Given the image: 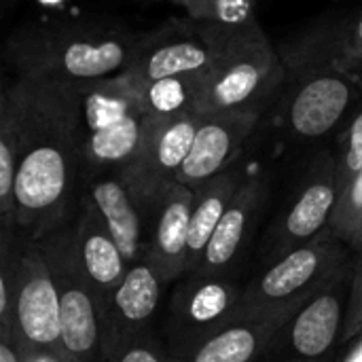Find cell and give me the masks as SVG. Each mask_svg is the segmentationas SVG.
I'll list each match as a JSON object with an SVG mask.
<instances>
[{
  "mask_svg": "<svg viewBox=\"0 0 362 362\" xmlns=\"http://www.w3.org/2000/svg\"><path fill=\"white\" fill-rule=\"evenodd\" d=\"M85 87L32 76V102L15 178V227L36 242L76 210L89 138Z\"/></svg>",
  "mask_w": 362,
  "mask_h": 362,
  "instance_id": "cell-1",
  "label": "cell"
},
{
  "mask_svg": "<svg viewBox=\"0 0 362 362\" xmlns=\"http://www.w3.org/2000/svg\"><path fill=\"white\" fill-rule=\"evenodd\" d=\"M341 17H325L284 40L278 51L284 85L276 104L278 127L295 140L333 134L362 102V64L339 40Z\"/></svg>",
  "mask_w": 362,
  "mask_h": 362,
  "instance_id": "cell-2",
  "label": "cell"
},
{
  "mask_svg": "<svg viewBox=\"0 0 362 362\" xmlns=\"http://www.w3.org/2000/svg\"><path fill=\"white\" fill-rule=\"evenodd\" d=\"M142 32L100 17H62L17 28L4 42L15 76H42L89 87L125 70Z\"/></svg>",
  "mask_w": 362,
  "mask_h": 362,
  "instance_id": "cell-3",
  "label": "cell"
},
{
  "mask_svg": "<svg viewBox=\"0 0 362 362\" xmlns=\"http://www.w3.org/2000/svg\"><path fill=\"white\" fill-rule=\"evenodd\" d=\"M284 64L259 19L229 30L216 59L204 70L195 98L197 112L255 110L263 112L278 100Z\"/></svg>",
  "mask_w": 362,
  "mask_h": 362,
  "instance_id": "cell-4",
  "label": "cell"
},
{
  "mask_svg": "<svg viewBox=\"0 0 362 362\" xmlns=\"http://www.w3.org/2000/svg\"><path fill=\"white\" fill-rule=\"evenodd\" d=\"M59 295L62 348L68 362H112L117 335L108 305L85 278L74 250V216L36 240Z\"/></svg>",
  "mask_w": 362,
  "mask_h": 362,
  "instance_id": "cell-5",
  "label": "cell"
},
{
  "mask_svg": "<svg viewBox=\"0 0 362 362\" xmlns=\"http://www.w3.org/2000/svg\"><path fill=\"white\" fill-rule=\"evenodd\" d=\"M348 244L331 227L274 261L242 291L238 318L276 312L308 301L333 276L350 267Z\"/></svg>",
  "mask_w": 362,
  "mask_h": 362,
  "instance_id": "cell-6",
  "label": "cell"
},
{
  "mask_svg": "<svg viewBox=\"0 0 362 362\" xmlns=\"http://www.w3.org/2000/svg\"><path fill=\"white\" fill-rule=\"evenodd\" d=\"M242 291L227 276L185 274L172 284L161 341L172 358H180L238 320Z\"/></svg>",
  "mask_w": 362,
  "mask_h": 362,
  "instance_id": "cell-7",
  "label": "cell"
},
{
  "mask_svg": "<svg viewBox=\"0 0 362 362\" xmlns=\"http://www.w3.org/2000/svg\"><path fill=\"white\" fill-rule=\"evenodd\" d=\"M231 28L193 17L170 19L142 32L140 45L123 72L115 74L125 85H142L176 74L199 72L221 53Z\"/></svg>",
  "mask_w": 362,
  "mask_h": 362,
  "instance_id": "cell-8",
  "label": "cell"
},
{
  "mask_svg": "<svg viewBox=\"0 0 362 362\" xmlns=\"http://www.w3.org/2000/svg\"><path fill=\"white\" fill-rule=\"evenodd\" d=\"M15 312L13 337L32 358L68 362L62 348L59 295L36 242L15 238Z\"/></svg>",
  "mask_w": 362,
  "mask_h": 362,
  "instance_id": "cell-9",
  "label": "cell"
},
{
  "mask_svg": "<svg viewBox=\"0 0 362 362\" xmlns=\"http://www.w3.org/2000/svg\"><path fill=\"white\" fill-rule=\"evenodd\" d=\"M202 112L185 110L168 117H144L142 138L129 163L117 174L136 202L146 210L168 187L176 182L182 168Z\"/></svg>",
  "mask_w": 362,
  "mask_h": 362,
  "instance_id": "cell-10",
  "label": "cell"
},
{
  "mask_svg": "<svg viewBox=\"0 0 362 362\" xmlns=\"http://www.w3.org/2000/svg\"><path fill=\"white\" fill-rule=\"evenodd\" d=\"M337 197V157L333 151H322L308 165L291 206L274 227L269 246L274 261L325 231L335 212Z\"/></svg>",
  "mask_w": 362,
  "mask_h": 362,
  "instance_id": "cell-11",
  "label": "cell"
},
{
  "mask_svg": "<svg viewBox=\"0 0 362 362\" xmlns=\"http://www.w3.org/2000/svg\"><path fill=\"white\" fill-rule=\"evenodd\" d=\"M352 267H346L333 276L320 291H316L280 331L274 344H282V350L291 358L320 361L337 341H341L346 310L352 286Z\"/></svg>",
  "mask_w": 362,
  "mask_h": 362,
  "instance_id": "cell-12",
  "label": "cell"
},
{
  "mask_svg": "<svg viewBox=\"0 0 362 362\" xmlns=\"http://www.w3.org/2000/svg\"><path fill=\"white\" fill-rule=\"evenodd\" d=\"M259 119L261 112L255 110L202 112L191 151L178 170L176 182L195 189L235 165L244 144L259 125Z\"/></svg>",
  "mask_w": 362,
  "mask_h": 362,
  "instance_id": "cell-13",
  "label": "cell"
},
{
  "mask_svg": "<svg viewBox=\"0 0 362 362\" xmlns=\"http://www.w3.org/2000/svg\"><path fill=\"white\" fill-rule=\"evenodd\" d=\"M195 193L191 187L174 182L146 210V257L157 267L165 286L187 274L189 225Z\"/></svg>",
  "mask_w": 362,
  "mask_h": 362,
  "instance_id": "cell-14",
  "label": "cell"
},
{
  "mask_svg": "<svg viewBox=\"0 0 362 362\" xmlns=\"http://www.w3.org/2000/svg\"><path fill=\"white\" fill-rule=\"evenodd\" d=\"M163 288L168 286L146 255L127 267L125 278L108 301V314L117 335V350L129 341L155 333L153 322L159 314Z\"/></svg>",
  "mask_w": 362,
  "mask_h": 362,
  "instance_id": "cell-15",
  "label": "cell"
},
{
  "mask_svg": "<svg viewBox=\"0 0 362 362\" xmlns=\"http://www.w3.org/2000/svg\"><path fill=\"white\" fill-rule=\"evenodd\" d=\"M295 303L276 312L246 316L233 320L229 327L206 339L193 352L172 358V362H255L263 352H267L280 331L288 325V320L303 305Z\"/></svg>",
  "mask_w": 362,
  "mask_h": 362,
  "instance_id": "cell-16",
  "label": "cell"
},
{
  "mask_svg": "<svg viewBox=\"0 0 362 362\" xmlns=\"http://www.w3.org/2000/svg\"><path fill=\"white\" fill-rule=\"evenodd\" d=\"M74 250L85 278L108 305L129 265L108 231L102 214L83 195L74 214Z\"/></svg>",
  "mask_w": 362,
  "mask_h": 362,
  "instance_id": "cell-17",
  "label": "cell"
},
{
  "mask_svg": "<svg viewBox=\"0 0 362 362\" xmlns=\"http://www.w3.org/2000/svg\"><path fill=\"white\" fill-rule=\"evenodd\" d=\"M32 102V76L4 81L0 89V233H17L15 178Z\"/></svg>",
  "mask_w": 362,
  "mask_h": 362,
  "instance_id": "cell-18",
  "label": "cell"
},
{
  "mask_svg": "<svg viewBox=\"0 0 362 362\" xmlns=\"http://www.w3.org/2000/svg\"><path fill=\"white\" fill-rule=\"evenodd\" d=\"M102 214L127 265L146 255V218L127 185L117 174H100L85 178L81 191Z\"/></svg>",
  "mask_w": 362,
  "mask_h": 362,
  "instance_id": "cell-19",
  "label": "cell"
},
{
  "mask_svg": "<svg viewBox=\"0 0 362 362\" xmlns=\"http://www.w3.org/2000/svg\"><path fill=\"white\" fill-rule=\"evenodd\" d=\"M267 187L261 174H248L240 185L235 197L231 199L227 212L223 214L199 265L195 267L197 274L204 276H227L235 257L240 255L250 227L263 206Z\"/></svg>",
  "mask_w": 362,
  "mask_h": 362,
  "instance_id": "cell-20",
  "label": "cell"
},
{
  "mask_svg": "<svg viewBox=\"0 0 362 362\" xmlns=\"http://www.w3.org/2000/svg\"><path fill=\"white\" fill-rule=\"evenodd\" d=\"M246 174L240 165H231L214 178L202 182L193 189V210L189 225V248H187V274L195 272L199 265L223 214L227 212L231 199L235 197Z\"/></svg>",
  "mask_w": 362,
  "mask_h": 362,
  "instance_id": "cell-21",
  "label": "cell"
},
{
  "mask_svg": "<svg viewBox=\"0 0 362 362\" xmlns=\"http://www.w3.org/2000/svg\"><path fill=\"white\" fill-rule=\"evenodd\" d=\"M142 125L144 115H140L136 108H127L119 117L91 127L85 146L83 178L100 174H119L138 151Z\"/></svg>",
  "mask_w": 362,
  "mask_h": 362,
  "instance_id": "cell-22",
  "label": "cell"
},
{
  "mask_svg": "<svg viewBox=\"0 0 362 362\" xmlns=\"http://www.w3.org/2000/svg\"><path fill=\"white\" fill-rule=\"evenodd\" d=\"M206 70V68H204ZM204 70L176 74L142 85H125L117 76L106 78V83L127 100L132 108H136L144 117H168L185 110H195L197 89L202 85Z\"/></svg>",
  "mask_w": 362,
  "mask_h": 362,
  "instance_id": "cell-23",
  "label": "cell"
},
{
  "mask_svg": "<svg viewBox=\"0 0 362 362\" xmlns=\"http://www.w3.org/2000/svg\"><path fill=\"white\" fill-rule=\"evenodd\" d=\"M180 6L187 17L210 21L225 28L246 25L257 19L261 0H170Z\"/></svg>",
  "mask_w": 362,
  "mask_h": 362,
  "instance_id": "cell-24",
  "label": "cell"
},
{
  "mask_svg": "<svg viewBox=\"0 0 362 362\" xmlns=\"http://www.w3.org/2000/svg\"><path fill=\"white\" fill-rule=\"evenodd\" d=\"M337 157V191L339 195L352 182V178L362 170V102L361 106L350 115L346 129L339 136ZM339 199V197H337Z\"/></svg>",
  "mask_w": 362,
  "mask_h": 362,
  "instance_id": "cell-25",
  "label": "cell"
},
{
  "mask_svg": "<svg viewBox=\"0 0 362 362\" xmlns=\"http://www.w3.org/2000/svg\"><path fill=\"white\" fill-rule=\"evenodd\" d=\"M362 214V170L352 178V182L344 189V193L337 199L335 212L331 216L329 227L333 229V233L344 240L346 244L350 242L356 223Z\"/></svg>",
  "mask_w": 362,
  "mask_h": 362,
  "instance_id": "cell-26",
  "label": "cell"
},
{
  "mask_svg": "<svg viewBox=\"0 0 362 362\" xmlns=\"http://www.w3.org/2000/svg\"><path fill=\"white\" fill-rule=\"evenodd\" d=\"M112 362H172V358L161 341V335L151 333L142 339L121 346L115 352Z\"/></svg>",
  "mask_w": 362,
  "mask_h": 362,
  "instance_id": "cell-27",
  "label": "cell"
},
{
  "mask_svg": "<svg viewBox=\"0 0 362 362\" xmlns=\"http://www.w3.org/2000/svg\"><path fill=\"white\" fill-rule=\"evenodd\" d=\"M362 333V250L361 259L352 274V286H350V299L346 310V322L341 333V344H348L356 339Z\"/></svg>",
  "mask_w": 362,
  "mask_h": 362,
  "instance_id": "cell-28",
  "label": "cell"
},
{
  "mask_svg": "<svg viewBox=\"0 0 362 362\" xmlns=\"http://www.w3.org/2000/svg\"><path fill=\"white\" fill-rule=\"evenodd\" d=\"M339 40H341L346 55L362 64V8L350 17H341Z\"/></svg>",
  "mask_w": 362,
  "mask_h": 362,
  "instance_id": "cell-29",
  "label": "cell"
},
{
  "mask_svg": "<svg viewBox=\"0 0 362 362\" xmlns=\"http://www.w3.org/2000/svg\"><path fill=\"white\" fill-rule=\"evenodd\" d=\"M32 356L13 335H0V362H30Z\"/></svg>",
  "mask_w": 362,
  "mask_h": 362,
  "instance_id": "cell-30",
  "label": "cell"
},
{
  "mask_svg": "<svg viewBox=\"0 0 362 362\" xmlns=\"http://www.w3.org/2000/svg\"><path fill=\"white\" fill-rule=\"evenodd\" d=\"M341 362H362V333L356 339H352V348L346 352Z\"/></svg>",
  "mask_w": 362,
  "mask_h": 362,
  "instance_id": "cell-31",
  "label": "cell"
},
{
  "mask_svg": "<svg viewBox=\"0 0 362 362\" xmlns=\"http://www.w3.org/2000/svg\"><path fill=\"white\" fill-rule=\"evenodd\" d=\"M348 246H350L352 250H362V214L361 218H358V223H356V229H354V233H352Z\"/></svg>",
  "mask_w": 362,
  "mask_h": 362,
  "instance_id": "cell-32",
  "label": "cell"
},
{
  "mask_svg": "<svg viewBox=\"0 0 362 362\" xmlns=\"http://www.w3.org/2000/svg\"><path fill=\"white\" fill-rule=\"evenodd\" d=\"M278 362H322V361H305V358H288V361H278Z\"/></svg>",
  "mask_w": 362,
  "mask_h": 362,
  "instance_id": "cell-33",
  "label": "cell"
}]
</instances>
